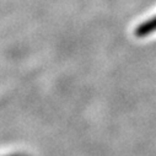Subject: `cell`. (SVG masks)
<instances>
[{
    "mask_svg": "<svg viewBox=\"0 0 156 156\" xmlns=\"http://www.w3.org/2000/svg\"><path fill=\"white\" fill-rule=\"evenodd\" d=\"M156 32V15L152 16V17H149L147 20L143 21L141 23H139L134 31L135 36L136 37H140V38H144V37H147L152 33Z\"/></svg>",
    "mask_w": 156,
    "mask_h": 156,
    "instance_id": "6da1fadb",
    "label": "cell"
},
{
    "mask_svg": "<svg viewBox=\"0 0 156 156\" xmlns=\"http://www.w3.org/2000/svg\"><path fill=\"white\" fill-rule=\"evenodd\" d=\"M6 156H27L25 154H10V155H6Z\"/></svg>",
    "mask_w": 156,
    "mask_h": 156,
    "instance_id": "7a4b0ae2",
    "label": "cell"
}]
</instances>
